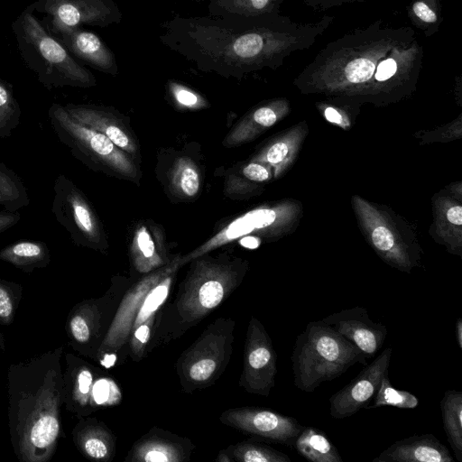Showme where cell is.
<instances>
[{
    "label": "cell",
    "instance_id": "cell-38",
    "mask_svg": "<svg viewBox=\"0 0 462 462\" xmlns=\"http://www.w3.org/2000/svg\"><path fill=\"white\" fill-rule=\"evenodd\" d=\"M319 107L322 109L323 115L328 121L343 127L349 125L347 118L344 116V113L339 109L326 104L319 105Z\"/></svg>",
    "mask_w": 462,
    "mask_h": 462
},
{
    "label": "cell",
    "instance_id": "cell-15",
    "mask_svg": "<svg viewBox=\"0 0 462 462\" xmlns=\"http://www.w3.org/2000/svg\"><path fill=\"white\" fill-rule=\"evenodd\" d=\"M289 110L290 104L286 99L268 101L246 114L226 134L223 144L233 147L252 141L281 120Z\"/></svg>",
    "mask_w": 462,
    "mask_h": 462
},
{
    "label": "cell",
    "instance_id": "cell-13",
    "mask_svg": "<svg viewBox=\"0 0 462 462\" xmlns=\"http://www.w3.org/2000/svg\"><path fill=\"white\" fill-rule=\"evenodd\" d=\"M68 51L93 69L116 76L119 68L114 51L95 32L79 27L57 35Z\"/></svg>",
    "mask_w": 462,
    "mask_h": 462
},
{
    "label": "cell",
    "instance_id": "cell-18",
    "mask_svg": "<svg viewBox=\"0 0 462 462\" xmlns=\"http://www.w3.org/2000/svg\"><path fill=\"white\" fill-rule=\"evenodd\" d=\"M436 228L448 250L460 254L462 235V207L452 200L441 198L435 204Z\"/></svg>",
    "mask_w": 462,
    "mask_h": 462
},
{
    "label": "cell",
    "instance_id": "cell-45",
    "mask_svg": "<svg viewBox=\"0 0 462 462\" xmlns=\"http://www.w3.org/2000/svg\"><path fill=\"white\" fill-rule=\"evenodd\" d=\"M79 389L83 394L88 393L92 383V375L88 370H82L78 377Z\"/></svg>",
    "mask_w": 462,
    "mask_h": 462
},
{
    "label": "cell",
    "instance_id": "cell-30",
    "mask_svg": "<svg viewBox=\"0 0 462 462\" xmlns=\"http://www.w3.org/2000/svg\"><path fill=\"white\" fill-rule=\"evenodd\" d=\"M59 432V422L51 415L39 418L34 422L30 431V441L36 448H46L57 438Z\"/></svg>",
    "mask_w": 462,
    "mask_h": 462
},
{
    "label": "cell",
    "instance_id": "cell-3",
    "mask_svg": "<svg viewBox=\"0 0 462 462\" xmlns=\"http://www.w3.org/2000/svg\"><path fill=\"white\" fill-rule=\"evenodd\" d=\"M12 30L22 60L48 90L63 87L88 88L97 85L90 70L79 64L34 14L33 3L13 22Z\"/></svg>",
    "mask_w": 462,
    "mask_h": 462
},
{
    "label": "cell",
    "instance_id": "cell-37",
    "mask_svg": "<svg viewBox=\"0 0 462 462\" xmlns=\"http://www.w3.org/2000/svg\"><path fill=\"white\" fill-rule=\"evenodd\" d=\"M306 5L316 10H328L330 8L341 6L345 4L377 0H301Z\"/></svg>",
    "mask_w": 462,
    "mask_h": 462
},
{
    "label": "cell",
    "instance_id": "cell-7",
    "mask_svg": "<svg viewBox=\"0 0 462 462\" xmlns=\"http://www.w3.org/2000/svg\"><path fill=\"white\" fill-rule=\"evenodd\" d=\"M33 5L34 12L46 15L42 23L53 35L82 25L105 28L123 18L114 0H38Z\"/></svg>",
    "mask_w": 462,
    "mask_h": 462
},
{
    "label": "cell",
    "instance_id": "cell-8",
    "mask_svg": "<svg viewBox=\"0 0 462 462\" xmlns=\"http://www.w3.org/2000/svg\"><path fill=\"white\" fill-rule=\"evenodd\" d=\"M292 207L287 204L259 207L236 217L191 252L182 263L243 237L279 235L291 222Z\"/></svg>",
    "mask_w": 462,
    "mask_h": 462
},
{
    "label": "cell",
    "instance_id": "cell-14",
    "mask_svg": "<svg viewBox=\"0 0 462 462\" xmlns=\"http://www.w3.org/2000/svg\"><path fill=\"white\" fill-rule=\"evenodd\" d=\"M448 448L433 434L413 435L393 442L373 462H453Z\"/></svg>",
    "mask_w": 462,
    "mask_h": 462
},
{
    "label": "cell",
    "instance_id": "cell-26",
    "mask_svg": "<svg viewBox=\"0 0 462 462\" xmlns=\"http://www.w3.org/2000/svg\"><path fill=\"white\" fill-rule=\"evenodd\" d=\"M22 110L11 83L0 78V138L12 135L21 123Z\"/></svg>",
    "mask_w": 462,
    "mask_h": 462
},
{
    "label": "cell",
    "instance_id": "cell-9",
    "mask_svg": "<svg viewBox=\"0 0 462 462\" xmlns=\"http://www.w3.org/2000/svg\"><path fill=\"white\" fill-rule=\"evenodd\" d=\"M352 201L369 243L380 257L389 265L410 273L417 265L416 258L383 214L363 198L354 196Z\"/></svg>",
    "mask_w": 462,
    "mask_h": 462
},
{
    "label": "cell",
    "instance_id": "cell-43",
    "mask_svg": "<svg viewBox=\"0 0 462 462\" xmlns=\"http://www.w3.org/2000/svg\"><path fill=\"white\" fill-rule=\"evenodd\" d=\"M165 448L162 447H154L146 451L143 460L145 461H170L171 457Z\"/></svg>",
    "mask_w": 462,
    "mask_h": 462
},
{
    "label": "cell",
    "instance_id": "cell-31",
    "mask_svg": "<svg viewBox=\"0 0 462 462\" xmlns=\"http://www.w3.org/2000/svg\"><path fill=\"white\" fill-rule=\"evenodd\" d=\"M158 233L151 231V229L145 226L141 225L134 231L133 239V248L139 255L145 259L151 260L157 255V241L156 237Z\"/></svg>",
    "mask_w": 462,
    "mask_h": 462
},
{
    "label": "cell",
    "instance_id": "cell-5",
    "mask_svg": "<svg viewBox=\"0 0 462 462\" xmlns=\"http://www.w3.org/2000/svg\"><path fill=\"white\" fill-rule=\"evenodd\" d=\"M48 116L59 140L88 168L138 183L140 172L134 159L106 135L75 121L58 103L51 105Z\"/></svg>",
    "mask_w": 462,
    "mask_h": 462
},
{
    "label": "cell",
    "instance_id": "cell-40",
    "mask_svg": "<svg viewBox=\"0 0 462 462\" xmlns=\"http://www.w3.org/2000/svg\"><path fill=\"white\" fill-rule=\"evenodd\" d=\"M70 328L74 337L79 342H86L89 338V329L86 321L79 316L70 321Z\"/></svg>",
    "mask_w": 462,
    "mask_h": 462
},
{
    "label": "cell",
    "instance_id": "cell-10",
    "mask_svg": "<svg viewBox=\"0 0 462 462\" xmlns=\"http://www.w3.org/2000/svg\"><path fill=\"white\" fill-rule=\"evenodd\" d=\"M393 348H385L346 385L329 398V413L334 419H345L367 408L381 380L388 373Z\"/></svg>",
    "mask_w": 462,
    "mask_h": 462
},
{
    "label": "cell",
    "instance_id": "cell-35",
    "mask_svg": "<svg viewBox=\"0 0 462 462\" xmlns=\"http://www.w3.org/2000/svg\"><path fill=\"white\" fill-rule=\"evenodd\" d=\"M270 167L256 162H250L240 170L242 177L251 182L261 183L272 178Z\"/></svg>",
    "mask_w": 462,
    "mask_h": 462
},
{
    "label": "cell",
    "instance_id": "cell-48",
    "mask_svg": "<svg viewBox=\"0 0 462 462\" xmlns=\"http://www.w3.org/2000/svg\"><path fill=\"white\" fill-rule=\"evenodd\" d=\"M116 361V356L114 355H108L106 356L105 358L102 360V365L106 367H110L114 365Z\"/></svg>",
    "mask_w": 462,
    "mask_h": 462
},
{
    "label": "cell",
    "instance_id": "cell-42",
    "mask_svg": "<svg viewBox=\"0 0 462 462\" xmlns=\"http://www.w3.org/2000/svg\"><path fill=\"white\" fill-rule=\"evenodd\" d=\"M20 219L18 212L0 211V234L16 225Z\"/></svg>",
    "mask_w": 462,
    "mask_h": 462
},
{
    "label": "cell",
    "instance_id": "cell-21",
    "mask_svg": "<svg viewBox=\"0 0 462 462\" xmlns=\"http://www.w3.org/2000/svg\"><path fill=\"white\" fill-rule=\"evenodd\" d=\"M168 179L169 189L177 199H194L200 190L199 168L188 156H179L174 160Z\"/></svg>",
    "mask_w": 462,
    "mask_h": 462
},
{
    "label": "cell",
    "instance_id": "cell-32",
    "mask_svg": "<svg viewBox=\"0 0 462 462\" xmlns=\"http://www.w3.org/2000/svg\"><path fill=\"white\" fill-rule=\"evenodd\" d=\"M242 459L246 462H291L284 453L268 447L249 446L243 453Z\"/></svg>",
    "mask_w": 462,
    "mask_h": 462
},
{
    "label": "cell",
    "instance_id": "cell-29",
    "mask_svg": "<svg viewBox=\"0 0 462 462\" xmlns=\"http://www.w3.org/2000/svg\"><path fill=\"white\" fill-rule=\"evenodd\" d=\"M168 93L179 108L199 110L209 106L208 100L193 88L175 80H168Z\"/></svg>",
    "mask_w": 462,
    "mask_h": 462
},
{
    "label": "cell",
    "instance_id": "cell-12",
    "mask_svg": "<svg viewBox=\"0 0 462 462\" xmlns=\"http://www.w3.org/2000/svg\"><path fill=\"white\" fill-rule=\"evenodd\" d=\"M64 107L75 121L106 135L133 159L138 155L139 148L133 132L110 109L96 105L74 103H68Z\"/></svg>",
    "mask_w": 462,
    "mask_h": 462
},
{
    "label": "cell",
    "instance_id": "cell-44",
    "mask_svg": "<svg viewBox=\"0 0 462 462\" xmlns=\"http://www.w3.org/2000/svg\"><path fill=\"white\" fill-rule=\"evenodd\" d=\"M13 311V305L7 291L0 287V317L8 318Z\"/></svg>",
    "mask_w": 462,
    "mask_h": 462
},
{
    "label": "cell",
    "instance_id": "cell-47",
    "mask_svg": "<svg viewBox=\"0 0 462 462\" xmlns=\"http://www.w3.org/2000/svg\"><path fill=\"white\" fill-rule=\"evenodd\" d=\"M455 335L458 347L462 349V319L458 318L455 324Z\"/></svg>",
    "mask_w": 462,
    "mask_h": 462
},
{
    "label": "cell",
    "instance_id": "cell-25",
    "mask_svg": "<svg viewBox=\"0 0 462 462\" xmlns=\"http://www.w3.org/2000/svg\"><path fill=\"white\" fill-rule=\"evenodd\" d=\"M30 203L26 187L15 171L0 162V206L5 211L17 212Z\"/></svg>",
    "mask_w": 462,
    "mask_h": 462
},
{
    "label": "cell",
    "instance_id": "cell-19",
    "mask_svg": "<svg viewBox=\"0 0 462 462\" xmlns=\"http://www.w3.org/2000/svg\"><path fill=\"white\" fill-rule=\"evenodd\" d=\"M293 446L299 454L311 462L343 461L326 434L314 427H303Z\"/></svg>",
    "mask_w": 462,
    "mask_h": 462
},
{
    "label": "cell",
    "instance_id": "cell-4",
    "mask_svg": "<svg viewBox=\"0 0 462 462\" xmlns=\"http://www.w3.org/2000/svg\"><path fill=\"white\" fill-rule=\"evenodd\" d=\"M294 385L306 393L331 381L366 358L349 340L321 319L310 321L295 340L292 356Z\"/></svg>",
    "mask_w": 462,
    "mask_h": 462
},
{
    "label": "cell",
    "instance_id": "cell-33",
    "mask_svg": "<svg viewBox=\"0 0 462 462\" xmlns=\"http://www.w3.org/2000/svg\"><path fill=\"white\" fill-rule=\"evenodd\" d=\"M224 296V288L221 282L217 280H208L199 288V300L206 309L216 307Z\"/></svg>",
    "mask_w": 462,
    "mask_h": 462
},
{
    "label": "cell",
    "instance_id": "cell-11",
    "mask_svg": "<svg viewBox=\"0 0 462 462\" xmlns=\"http://www.w3.org/2000/svg\"><path fill=\"white\" fill-rule=\"evenodd\" d=\"M321 320L353 343L366 359L377 353L387 336L386 327L374 322L367 310L359 306L334 312Z\"/></svg>",
    "mask_w": 462,
    "mask_h": 462
},
{
    "label": "cell",
    "instance_id": "cell-22",
    "mask_svg": "<svg viewBox=\"0 0 462 462\" xmlns=\"http://www.w3.org/2000/svg\"><path fill=\"white\" fill-rule=\"evenodd\" d=\"M283 0H209L210 15L258 16L280 14Z\"/></svg>",
    "mask_w": 462,
    "mask_h": 462
},
{
    "label": "cell",
    "instance_id": "cell-6",
    "mask_svg": "<svg viewBox=\"0 0 462 462\" xmlns=\"http://www.w3.org/2000/svg\"><path fill=\"white\" fill-rule=\"evenodd\" d=\"M53 190L51 212L72 241L79 245L103 249L106 245L104 228L82 190L64 174L56 177Z\"/></svg>",
    "mask_w": 462,
    "mask_h": 462
},
{
    "label": "cell",
    "instance_id": "cell-39",
    "mask_svg": "<svg viewBox=\"0 0 462 462\" xmlns=\"http://www.w3.org/2000/svg\"><path fill=\"white\" fill-rule=\"evenodd\" d=\"M86 452L92 457L102 458L107 454L105 443L97 438H90L84 444Z\"/></svg>",
    "mask_w": 462,
    "mask_h": 462
},
{
    "label": "cell",
    "instance_id": "cell-23",
    "mask_svg": "<svg viewBox=\"0 0 462 462\" xmlns=\"http://www.w3.org/2000/svg\"><path fill=\"white\" fill-rule=\"evenodd\" d=\"M407 16L426 37L437 33L443 22L441 0H409Z\"/></svg>",
    "mask_w": 462,
    "mask_h": 462
},
{
    "label": "cell",
    "instance_id": "cell-24",
    "mask_svg": "<svg viewBox=\"0 0 462 462\" xmlns=\"http://www.w3.org/2000/svg\"><path fill=\"white\" fill-rule=\"evenodd\" d=\"M49 258L47 245L42 241L23 239L0 250V259L28 268L46 263Z\"/></svg>",
    "mask_w": 462,
    "mask_h": 462
},
{
    "label": "cell",
    "instance_id": "cell-2",
    "mask_svg": "<svg viewBox=\"0 0 462 462\" xmlns=\"http://www.w3.org/2000/svg\"><path fill=\"white\" fill-rule=\"evenodd\" d=\"M423 55L411 26L393 27L376 20L329 42L294 83L304 93L398 97L415 87Z\"/></svg>",
    "mask_w": 462,
    "mask_h": 462
},
{
    "label": "cell",
    "instance_id": "cell-41",
    "mask_svg": "<svg viewBox=\"0 0 462 462\" xmlns=\"http://www.w3.org/2000/svg\"><path fill=\"white\" fill-rule=\"evenodd\" d=\"M113 385L106 380H100L95 384L93 394L97 403H104L109 400Z\"/></svg>",
    "mask_w": 462,
    "mask_h": 462
},
{
    "label": "cell",
    "instance_id": "cell-34",
    "mask_svg": "<svg viewBox=\"0 0 462 462\" xmlns=\"http://www.w3.org/2000/svg\"><path fill=\"white\" fill-rule=\"evenodd\" d=\"M168 282L158 285L148 295L138 315V322L145 320L163 302L168 294Z\"/></svg>",
    "mask_w": 462,
    "mask_h": 462
},
{
    "label": "cell",
    "instance_id": "cell-28",
    "mask_svg": "<svg viewBox=\"0 0 462 462\" xmlns=\"http://www.w3.org/2000/svg\"><path fill=\"white\" fill-rule=\"evenodd\" d=\"M248 364L254 371L262 372L267 388L273 385L275 374L274 352L263 332L261 342L248 355Z\"/></svg>",
    "mask_w": 462,
    "mask_h": 462
},
{
    "label": "cell",
    "instance_id": "cell-46",
    "mask_svg": "<svg viewBox=\"0 0 462 462\" xmlns=\"http://www.w3.org/2000/svg\"><path fill=\"white\" fill-rule=\"evenodd\" d=\"M150 336V328L146 325L140 326L135 331V337L142 343H145Z\"/></svg>",
    "mask_w": 462,
    "mask_h": 462
},
{
    "label": "cell",
    "instance_id": "cell-16",
    "mask_svg": "<svg viewBox=\"0 0 462 462\" xmlns=\"http://www.w3.org/2000/svg\"><path fill=\"white\" fill-rule=\"evenodd\" d=\"M239 422L246 430L273 441L293 445L303 429L293 417L268 410H252L241 414Z\"/></svg>",
    "mask_w": 462,
    "mask_h": 462
},
{
    "label": "cell",
    "instance_id": "cell-1",
    "mask_svg": "<svg viewBox=\"0 0 462 462\" xmlns=\"http://www.w3.org/2000/svg\"><path fill=\"white\" fill-rule=\"evenodd\" d=\"M334 19L323 15L303 23L280 14L175 15L162 24L159 39L202 72L242 79L265 68L276 69L292 53L310 49Z\"/></svg>",
    "mask_w": 462,
    "mask_h": 462
},
{
    "label": "cell",
    "instance_id": "cell-49",
    "mask_svg": "<svg viewBox=\"0 0 462 462\" xmlns=\"http://www.w3.org/2000/svg\"><path fill=\"white\" fill-rule=\"evenodd\" d=\"M192 1H196V2H202L204 0H192Z\"/></svg>",
    "mask_w": 462,
    "mask_h": 462
},
{
    "label": "cell",
    "instance_id": "cell-17",
    "mask_svg": "<svg viewBox=\"0 0 462 462\" xmlns=\"http://www.w3.org/2000/svg\"><path fill=\"white\" fill-rule=\"evenodd\" d=\"M306 134L302 126L295 127L284 135L270 143L251 162L263 163L273 170L274 177L282 174L293 162Z\"/></svg>",
    "mask_w": 462,
    "mask_h": 462
},
{
    "label": "cell",
    "instance_id": "cell-20",
    "mask_svg": "<svg viewBox=\"0 0 462 462\" xmlns=\"http://www.w3.org/2000/svg\"><path fill=\"white\" fill-rule=\"evenodd\" d=\"M443 428L458 462H462V392L447 390L440 401Z\"/></svg>",
    "mask_w": 462,
    "mask_h": 462
},
{
    "label": "cell",
    "instance_id": "cell-36",
    "mask_svg": "<svg viewBox=\"0 0 462 462\" xmlns=\"http://www.w3.org/2000/svg\"><path fill=\"white\" fill-rule=\"evenodd\" d=\"M215 368L216 363L212 359H201L191 366L189 375L195 381H205L213 374Z\"/></svg>",
    "mask_w": 462,
    "mask_h": 462
},
{
    "label": "cell",
    "instance_id": "cell-27",
    "mask_svg": "<svg viewBox=\"0 0 462 462\" xmlns=\"http://www.w3.org/2000/svg\"><path fill=\"white\" fill-rule=\"evenodd\" d=\"M418 404L419 400L414 394L393 387L386 373L381 380L371 407L393 406L400 409H414Z\"/></svg>",
    "mask_w": 462,
    "mask_h": 462
}]
</instances>
